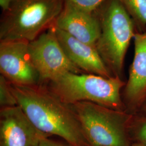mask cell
<instances>
[{
    "mask_svg": "<svg viewBox=\"0 0 146 146\" xmlns=\"http://www.w3.org/2000/svg\"><path fill=\"white\" fill-rule=\"evenodd\" d=\"M9 84L18 106L38 130L60 136L71 146H90L71 105L63 102L44 84Z\"/></svg>",
    "mask_w": 146,
    "mask_h": 146,
    "instance_id": "cell-1",
    "label": "cell"
},
{
    "mask_svg": "<svg viewBox=\"0 0 146 146\" xmlns=\"http://www.w3.org/2000/svg\"><path fill=\"white\" fill-rule=\"evenodd\" d=\"M94 14L100 27L95 48L110 73L120 77L135 23L119 0L106 1Z\"/></svg>",
    "mask_w": 146,
    "mask_h": 146,
    "instance_id": "cell-2",
    "label": "cell"
},
{
    "mask_svg": "<svg viewBox=\"0 0 146 146\" xmlns=\"http://www.w3.org/2000/svg\"><path fill=\"white\" fill-rule=\"evenodd\" d=\"M44 85L66 104L88 101L117 110L122 107L120 92L124 82L119 76L67 72Z\"/></svg>",
    "mask_w": 146,
    "mask_h": 146,
    "instance_id": "cell-3",
    "label": "cell"
},
{
    "mask_svg": "<svg viewBox=\"0 0 146 146\" xmlns=\"http://www.w3.org/2000/svg\"><path fill=\"white\" fill-rule=\"evenodd\" d=\"M64 5V0H14L2 13L0 40H34L55 26Z\"/></svg>",
    "mask_w": 146,
    "mask_h": 146,
    "instance_id": "cell-4",
    "label": "cell"
},
{
    "mask_svg": "<svg viewBox=\"0 0 146 146\" xmlns=\"http://www.w3.org/2000/svg\"><path fill=\"white\" fill-rule=\"evenodd\" d=\"M71 106L90 146H127L125 116L120 110L88 101Z\"/></svg>",
    "mask_w": 146,
    "mask_h": 146,
    "instance_id": "cell-5",
    "label": "cell"
},
{
    "mask_svg": "<svg viewBox=\"0 0 146 146\" xmlns=\"http://www.w3.org/2000/svg\"><path fill=\"white\" fill-rule=\"evenodd\" d=\"M29 51L31 61L40 76L41 84L67 72L84 73L67 56L58 40L55 26L29 42Z\"/></svg>",
    "mask_w": 146,
    "mask_h": 146,
    "instance_id": "cell-6",
    "label": "cell"
},
{
    "mask_svg": "<svg viewBox=\"0 0 146 146\" xmlns=\"http://www.w3.org/2000/svg\"><path fill=\"white\" fill-rule=\"evenodd\" d=\"M29 42L22 40H0V72L11 84H41L40 76L31 61Z\"/></svg>",
    "mask_w": 146,
    "mask_h": 146,
    "instance_id": "cell-7",
    "label": "cell"
},
{
    "mask_svg": "<svg viewBox=\"0 0 146 146\" xmlns=\"http://www.w3.org/2000/svg\"><path fill=\"white\" fill-rule=\"evenodd\" d=\"M47 136L31 123L19 106L1 108L0 146H36Z\"/></svg>",
    "mask_w": 146,
    "mask_h": 146,
    "instance_id": "cell-8",
    "label": "cell"
},
{
    "mask_svg": "<svg viewBox=\"0 0 146 146\" xmlns=\"http://www.w3.org/2000/svg\"><path fill=\"white\" fill-rule=\"evenodd\" d=\"M55 27L79 41L94 47L100 34L99 22L94 13L78 8L67 0H64L63 8Z\"/></svg>",
    "mask_w": 146,
    "mask_h": 146,
    "instance_id": "cell-9",
    "label": "cell"
},
{
    "mask_svg": "<svg viewBox=\"0 0 146 146\" xmlns=\"http://www.w3.org/2000/svg\"><path fill=\"white\" fill-rule=\"evenodd\" d=\"M55 31L64 52L76 67L84 73L97 75L106 78L112 77L95 47L81 42L56 27Z\"/></svg>",
    "mask_w": 146,
    "mask_h": 146,
    "instance_id": "cell-10",
    "label": "cell"
},
{
    "mask_svg": "<svg viewBox=\"0 0 146 146\" xmlns=\"http://www.w3.org/2000/svg\"><path fill=\"white\" fill-rule=\"evenodd\" d=\"M133 38L134 58L125 92L128 99L135 100L146 90V32L135 33Z\"/></svg>",
    "mask_w": 146,
    "mask_h": 146,
    "instance_id": "cell-11",
    "label": "cell"
},
{
    "mask_svg": "<svg viewBox=\"0 0 146 146\" xmlns=\"http://www.w3.org/2000/svg\"><path fill=\"white\" fill-rule=\"evenodd\" d=\"M139 28L146 27V0H119Z\"/></svg>",
    "mask_w": 146,
    "mask_h": 146,
    "instance_id": "cell-12",
    "label": "cell"
},
{
    "mask_svg": "<svg viewBox=\"0 0 146 146\" xmlns=\"http://www.w3.org/2000/svg\"><path fill=\"white\" fill-rule=\"evenodd\" d=\"M0 106L1 108L18 106L11 90L9 82L2 75H0Z\"/></svg>",
    "mask_w": 146,
    "mask_h": 146,
    "instance_id": "cell-13",
    "label": "cell"
},
{
    "mask_svg": "<svg viewBox=\"0 0 146 146\" xmlns=\"http://www.w3.org/2000/svg\"><path fill=\"white\" fill-rule=\"evenodd\" d=\"M78 8L88 11L94 13L100 5L107 0H67Z\"/></svg>",
    "mask_w": 146,
    "mask_h": 146,
    "instance_id": "cell-14",
    "label": "cell"
},
{
    "mask_svg": "<svg viewBox=\"0 0 146 146\" xmlns=\"http://www.w3.org/2000/svg\"><path fill=\"white\" fill-rule=\"evenodd\" d=\"M49 136L43 137L39 141L36 146H71L70 145H66L58 141H54L48 138Z\"/></svg>",
    "mask_w": 146,
    "mask_h": 146,
    "instance_id": "cell-15",
    "label": "cell"
},
{
    "mask_svg": "<svg viewBox=\"0 0 146 146\" xmlns=\"http://www.w3.org/2000/svg\"><path fill=\"white\" fill-rule=\"evenodd\" d=\"M14 0H0V5L2 10V13L8 11Z\"/></svg>",
    "mask_w": 146,
    "mask_h": 146,
    "instance_id": "cell-16",
    "label": "cell"
},
{
    "mask_svg": "<svg viewBox=\"0 0 146 146\" xmlns=\"http://www.w3.org/2000/svg\"><path fill=\"white\" fill-rule=\"evenodd\" d=\"M140 136L142 140L144 141L146 143V123L141 127V130L140 131Z\"/></svg>",
    "mask_w": 146,
    "mask_h": 146,
    "instance_id": "cell-17",
    "label": "cell"
},
{
    "mask_svg": "<svg viewBox=\"0 0 146 146\" xmlns=\"http://www.w3.org/2000/svg\"><path fill=\"white\" fill-rule=\"evenodd\" d=\"M134 146H144V145H135Z\"/></svg>",
    "mask_w": 146,
    "mask_h": 146,
    "instance_id": "cell-18",
    "label": "cell"
}]
</instances>
